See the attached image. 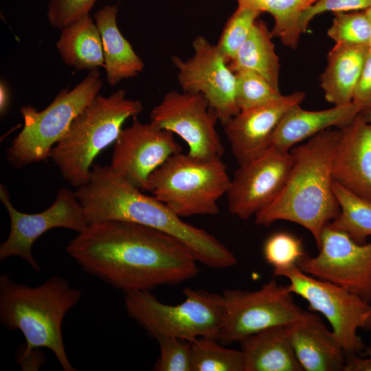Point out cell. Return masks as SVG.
I'll return each mask as SVG.
<instances>
[{"instance_id": "cell-1", "label": "cell", "mask_w": 371, "mask_h": 371, "mask_svg": "<svg viewBox=\"0 0 371 371\" xmlns=\"http://www.w3.org/2000/svg\"><path fill=\"white\" fill-rule=\"evenodd\" d=\"M66 250L85 272L124 293L175 286L199 271V262L183 243L128 221L90 223Z\"/></svg>"}, {"instance_id": "cell-2", "label": "cell", "mask_w": 371, "mask_h": 371, "mask_svg": "<svg viewBox=\"0 0 371 371\" xmlns=\"http://www.w3.org/2000/svg\"><path fill=\"white\" fill-rule=\"evenodd\" d=\"M75 194L89 224L122 221L166 233L183 243L197 261L219 269L237 264L234 253L207 231L183 221L168 205L117 175L110 166L94 164L88 183Z\"/></svg>"}, {"instance_id": "cell-3", "label": "cell", "mask_w": 371, "mask_h": 371, "mask_svg": "<svg viewBox=\"0 0 371 371\" xmlns=\"http://www.w3.org/2000/svg\"><path fill=\"white\" fill-rule=\"evenodd\" d=\"M340 133V128H329L290 150L293 164L287 179L276 199L254 216L258 225L269 227L278 221L297 223L319 247L323 229L340 212L331 175Z\"/></svg>"}, {"instance_id": "cell-4", "label": "cell", "mask_w": 371, "mask_h": 371, "mask_svg": "<svg viewBox=\"0 0 371 371\" xmlns=\"http://www.w3.org/2000/svg\"><path fill=\"white\" fill-rule=\"evenodd\" d=\"M82 298L80 290L60 276L36 286L0 276V322L7 330H19L26 345L19 362L39 348L50 350L64 371H76L66 354L62 324L66 314Z\"/></svg>"}, {"instance_id": "cell-5", "label": "cell", "mask_w": 371, "mask_h": 371, "mask_svg": "<svg viewBox=\"0 0 371 371\" xmlns=\"http://www.w3.org/2000/svg\"><path fill=\"white\" fill-rule=\"evenodd\" d=\"M143 109L139 100L126 98L123 89L107 97L98 95L50 151L63 178L77 188L87 184L95 158L116 141L124 122Z\"/></svg>"}, {"instance_id": "cell-6", "label": "cell", "mask_w": 371, "mask_h": 371, "mask_svg": "<svg viewBox=\"0 0 371 371\" xmlns=\"http://www.w3.org/2000/svg\"><path fill=\"white\" fill-rule=\"evenodd\" d=\"M221 158L174 154L150 175L147 191L180 217L216 215L231 180Z\"/></svg>"}, {"instance_id": "cell-7", "label": "cell", "mask_w": 371, "mask_h": 371, "mask_svg": "<svg viewBox=\"0 0 371 371\" xmlns=\"http://www.w3.org/2000/svg\"><path fill=\"white\" fill-rule=\"evenodd\" d=\"M182 291L185 300L176 305L161 302L150 291L124 293V304L128 316L155 339H217L225 312L222 295L190 287Z\"/></svg>"}, {"instance_id": "cell-8", "label": "cell", "mask_w": 371, "mask_h": 371, "mask_svg": "<svg viewBox=\"0 0 371 371\" xmlns=\"http://www.w3.org/2000/svg\"><path fill=\"white\" fill-rule=\"evenodd\" d=\"M102 86L99 71L93 69L74 89L62 90L41 111L31 106H23L20 113L23 127L6 151L10 165L22 168L49 158L53 146L74 118L98 95Z\"/></svg>"}, {"instance_id": "cell-9", "label": "cell", "mask_w": 371, "mask_h": 371, "mask_svg": "<svg viewBox=\"0 0 371 371\" xmlns=\"http://www.w3.org/2000/svg\"><path fill=\"white\" fill-rule=\"evenodd\" d=\"M289 281L290 291L305 300L312 312L324 316L346 355H358L365 345L357 330L371 331V305L359 295L330 282L302 271L297 266L273 273Z\"/></svg>"}, {"instance_id": "cell-10", "label": "cell", "mask_w": 371, "mask_h": 371, "mask_svg": "<svg viewBox=\"0 0 371 371\" xmlns=\"http://www.w3.org/2000/svg\"><path fill=\"white\" fill-rule=\"evenodd\" d=\"M288 286L274 279L259 289H227L223 294L224 318L217 340L222 344L240 342L245 337L303 319L308 311L294 301Z\"/></svg>"}, {"instance_id": "cell-11", "label": "cell", "mask_w": 371, "mask_h": 371, "mask_svg": "<svg viewBox=\"0 0 371 371\" xmlns=\"http://www.w3.org/2000/svg\"><path fill=\"white\" fill-rule=\"evenodd\" d=\"M0 199L10 219V230L7 239L0 246V260L12 256L25 260L36 271L41 267L32 255V246L36 240L53 228L69 229L78 234L88 226L83 209L75 192L63 188L53 204L45 210L27 214L18 211L12 204L6 187L1 184Z\"/></svg>"}, {"instance_id": "cell-12", "label": "cell", "mask_w": 371, "mask_h": 371, "mask_svg": "<svg viewBox=\"0 0 371 371\" xmlns=\"http://www.w3.org/2000/svg\"><path fill=\"white\" fill-rule=\"evenodd\" d=\"M319 253L302 258L297 266L304 273L330 282L371 301V243L360 244L328 225L323 229Z\"/></svg>"}, {"instance_id": "cell-13", "label": "cell", "mask_w": 371, "mask_h": 371, "mask_svg": "<svg viewBox=\"0 0 371 371\" xmlns=\"http://www.w3.org/2000/svg\"><path fill=\"white\" fill-rule=\"evenodd\" d=\"M218 117L199 93L170 91L150 113V122L179 136L194 157H221L224 148L216 131Z\"/></svg>"}, {"instance_id": "cell-14", "label": "cell", "mask_w": 371, "mask_h": 371, "mask_svg": "<svg viewBox=\"0 0 371 371\" xmlns=\"http://www.w3.org/2000/svg\"><path fill=\"white\" fill-rule=\"evenodd\" d=\"M192 47L194 54L186 60L172 57L178 82L184 92L202 93L224 125L240 112L235 74L217 46L204 36H197Z\"/></svg>"}, {"instance_id": "cell-15", "label": "cell", "mask_w": 371, "mask_h": 371, "mask_svg": "<svg viewBox=\"0 0 371 371\" xmlns=\"http://www.w3.org/2000/svg\"><path fill=\"white\" fill-rule=\"evenodd\" d=\"M293 164L290 151L271 146L235 171L226 193L228 210L247 220L272 203L282 191Z\"/></svg>"}, {"instance_id": "cell-16", "label": "cell", "mask_w": 371, "mask_h": 371, "mask_svg": "<svg viewBox=\"0 0 371 371\" xmlns=\"http://www.w3.org/2000/svg\"><path fill=\"white\" fill-rule=\"evenodd\" d=\"M180 152L182 148L172 132L134 117L131 125L122 129L115 142L109 166L126 181L147 191L150 175Z\"/></svg>"}, {"instance_id": "cell-17", "label": "cell", "mask_w": 371, "mask_h": 371, "mask_svg": "<svg viewBox=\"0 0 371 371\" xmlns=\"http://www.w3.org/2000/svg\"><path fill=\"white\" fill-rule=\"evenodd\" d=\"M303 91H295L265 104L240 111L223 126L227 139L238 164L248 162L270 146L273 134L285 113L300 104Z\"/></svg>"}, {"instance_id": "cell-18", "label": "cell", "mask_w": 371, "mask_h": 371, "mask_svg": "<svg viewBox=\"0 0 371 371\" xmlns=\"http://www.w3.org/2000/svg\"><path fill=\"white\" fill-rule=\"evenodd\" d=\"M340 130L332 162L333 181L371 201V122L359 113Z\"/></svg>"}, {"instance_id": "cell-19", "label": "cell", "mask_w": 371, "mask_h": 371, "mask_svg": "<svg viewBox=\"0 0 371 371\" xmlns=\"http://www.w3.org/2000/svg\"><path fill=\"white\" fill-rule=\"evenodd\" d=\"M295 357L305 371H344L346 354L332 330L317 314L286 326Z\"/></svg>"}, {"instance_id": "cell-20", "label": "cell", "mask_w": 371, "mask_h": 371, "mask_svg": "<svg viewBox=\"0 0 371 371\" xmlns=\"http://www.w3.org/2000/svg\"><path fill=\"white\" fill-rule=\"evenodd\" d=\"M352 102L320 111H308L300 104L289 109L277 126L271 146L290 151L299 142L329 128H341L359 113Z\"/></svg>"}, {"instance_id": "cell-21", "label": "cell", "mask_w": 371, "mask_h": 371, "mask_svg": "<svg viewBox=\"0 0 371 371\" xmlns=\"http://www.w3.org/2000/svg\"><path fill=\"white\" fill-rule=\"evenodd\" d=\"M244 371H302L285 326L271 327L243 339Z\"/></svg>"}, {"instance_id": "cell-22", "label": "cell", "mask_w": 371, "mask_h": 371, "mask_svg": "<svg viewBox=\"0 0 371 371\" xmlns=\"http://www.w3.org/2000/svg\"><path fill=\"white\" fill-rule=\"evenodd\" d=\"M370 52L368 46L336 43L320 77L325 99L335 106L352 102L354 89Z\"/></svg>"}, {"instance_id": "cell-23", "label": "cell", "mask_w": 371, "mask_h": 371, "mask_svg": "<svg viewBox=\"0 0 371 371\" xmlns=\"http://www.w3.org/2000/svg\"><path fill=\"white\" fill-rule=\"evenodd\" d=\"M117 6L106 5L94 14L102 38L106 80L112 86L123 79L137 76L144 67L143 61L117 27Z\"/></svg>"}, {"instance_id": "cell-24", "label": "cell", "mask_w": 371, "mask_h": 371, "mask_svg": "<svg viewBox=\"0 0 371 371\" xmlns=\"http://www.w3.org/2000/svg\"><path fill=\"white\" fill-rule=\"evenodd\" d=\"M56 47L65 63L77 69L104 67L101 35L89 15L62 28Z\"/></svg>"}, {"instance_id": "cell-25", "label": "cell", "mask_w": 371, "mask_h": 371, "mask_svg": "<svg viewBox=\"0 0 371 371\" xmlns=\"http://www.w3.org/2000/svg\"><path fill=\"white\" fill-rule=\"evenodd\" d=\"M271 32L266 23L258 19L234 58L228 63L234 72L252 70L264 77L276 90L279 89V58L271 41Z\"/></svg>"}, {"instance_id": "cell-26", "label": "cell", "mask_w": 371, "mask_h": 371, "mask_svg": "<svg viewBox=\"0 0 371 371\" xmlns=\"http://www.w3.org/2000/svg\"><path fill=\"white\" fill-rule=\"evenodd\" d=\"M239 5L269 13L274 19L273 36L286 47H297L300 35V21L303 13L317 0H236Z\"/></svg>"}, {"instance_id": "cell-27", "label": "cell", "mask_w": 371, "mask_h": 371, "mask_svg": "<svg viewBox=\"0 0 371 371\" xmlns=\"http://www.w3.org/2000/svg\"><path fill=\"white\" fill-rule=\"evenodd\" d=\"M333 190L340 207L337 217L328 225L363 244L371 236V201L358 196L333 181Z\"/></svg>"}, {"instance_id": "cell-28", "label": "cell", "mask_w": 371, "mask_h": 371, "mask_svg": "<svg viewBox=\"0 0 371 371\" xmlns=\"http://www.w3.org/2000/svg\"><path fill=\"white\" fill-rule=\"evenodd\" d=\"M192 371H244L241 350L225 348L210 337H199L190 341Z\"/></svg>"}, {"instance_id": "cell-29", "label": "cell", "mask_w": 371, "mask_h": 371, "mask_svg": "<svg viewBox=\"0 0 371 371\" xmlns=\"http://www.w3.org/2000/svg\"><path fill=\"white\" fill-rule=\"evenodd\" d=\"M261 14L254 8L238 4L237 9L227 20L216 45L227 63L234 58Z\"/></svg>"}, {"instance_id": "cell-30", "label": "cell", "mask_w": 371, "mask_h": 371, "mask_svg": "<svg viewBox=\"0 0 371 371\" xmlns=\"http://www.w3.org/2000/svg\"><path fill=\"white\" fill-rule=\"evenodd\" d=\"M262 254L273 274L294 266L307 255L302 238L287 232H276L265 241Z\"/></svg>"}, {"instance_id": "cell-31", "label": "cell", "mask_w": 371, "mask_h": 371, "mask_svg": "<svg viewBox=\"0 0 371 371\" xmlns=\"http://www.w3.org/2000/svg\"><path fill=\"white\" fill-rule=\"evenodd\" d=\"M236 82V102L245 110L280 98L282 94L261 75L249 69L234 72Z\"/></svg>"}, {"instance_id": "cell-32", "label": "cell", "mask_w": 371, "mask_h": 371, "mask_svg": "<svg viewBox=\"0 0 371 371\" xmlns=\"http://www.w3.org/2000/svg\"><path fill=\"white\" fill-rule=\"evenodd\" d=\"M327 33L336 43L369 47L370 27L366 10L335 12Z\"/></svg>"}, {"instance_id": "cell-33", "label": "cell", "mask_w": 371, "mask_h": 371, "mask_svg": "<svg viewBox=\"0 0 371 371\" xmlns=\"http://www.w3.org/2000/svg\"><path fill=\"white\" fill-rule=\"evenodd\" d=\"M159 357L155 362V371H192V349L190 341L176 337L157 339Z\"/></svg>"}, {"instance_id": "cell-34", "label": "cell", "mask_w": 371, "mask_h": 371, "mask_svg": "<svg viewBox=\"0 0 371 371\" xmlns=\"http://www.w3.org/2000/svg\"><path fill=\"white\" fill-rule=\"evenodd\" d=\"M96 0H51L48 6L47 19L50 24L58 28L72 23L89 15Z\"/></svg>"}, {"instance_id": "cell-35", "label": "cell", "mask_w": 371, "mask_h": 371, "mask_svg": "<svg viewBox=\"0 0 371 371\" xmlns=\"http://www.w3.org/2000/svg\"><path fill=\"white\" fill-rule=\"evenodd\" d=\"M371 6V0H317L302 15L300 29L306 32L310 22L326 12H352L366 10Z\"/></svg>"}, {"instance_id": "cell-36", "label": "cell", "mask_w": 371, "mask_h": 371, "mask_svg": "<svg viewBox=\"0 0 371 371\" xmlns=\"http://www.w3.org/2000/svg\"><path fill=\"white\" fill-rule=\"evenodd\" d=\"M352 102L363 111L371 108V52L370 51L354 89ZM360 112V113H361Z\"/></svg>"}, {"instance_id": "cell-37", "label": "cell", "mask_w": 371, "mask_h": 371, "mask_svg": "<svg viewBox=\"0 0 371 371\" xmlns=\"http://www.w3.org/2000/svg\"><path fill=\"white\" fill-rule=\"evenodd\" d=\"M344 371H371V357L357 355H346Z\"/></svg>"}, {"instance_id": "cell-38", "label": "cell", "mask_w": 371, "mask_h": 371, "mask_svg": "<svg viewBox=\"0 0 371 371\" xmlns=\"http://www.w3.org/2000/svg\"><path fill=\"white\" fill-rule=\"evenodd\" d=\"M9 103V93L5 85L1 82L0 86V111L3 113L8 108Z\"/></svg>"}, {"instance_id": "cell-39", "label": "cell", "mask_w": 371, "mask_h": 371, "mask_svg": "<svg viewBox=\"0 0 371 371\" xmlns=\"http://www.w3.org/2000/svg\"><path fill=\"white\" fill-rule=\"evenodd\" d=\"M360 113L363 115L366 121L371 122V108L361 111Z\"/></svg>"}, {"instance_id": "cell-40", "label": "cell", "mask_w": 371, "mask_h": 371, "mask_svg": "<svg viewBox=\"0 0 371 371\" xmlns=\"http://www.w3.org/2000/svg\"><path fill=\"white\" fill-rule=\"evenodd\" d=\"M366 12L367 13V15L370 21V41H369V49L371 52V6L369 7L367 10H366Z\"/></svg>"}, {"instance_id": "cell-41", "label": "cell", "mask_w": 371, "mask_h": 371, "mask_svg": "<svg viewBox=\"0 0 371 371\" xmlns=\"http://www.w3.org/2000/svg\"><path fill=\"white\" fill-rule=\"evenodd\" d=\"M361 355L365 357H371V346L365 347Z\"/></svg>"}]
</instances>
